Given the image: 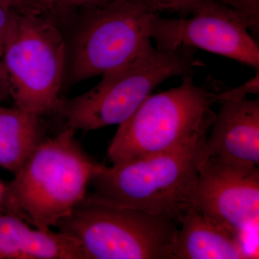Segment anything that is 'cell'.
<instances>
[{
	"label": "cell",
	"mask_w": 259,
	"mask_h": 259,
	"mask_svg": "<svg viewBox=\"0 0 259 259\" xmlns=\"http://www.w3.org/2000/svg\"><path fill=\"white\" fill-rule=\"evenodd\" d=\"M75 131L64 128L42 140L6 185L0 209L30 226L51 229L88 195L99 163L76 143Z\"/></svg>",
	"instance_id": "cell-1"
},
{
	"label": "cell",
	"mask_w": 259,
	"mask_h": 259,
	"mask_svg": "<svg viewBox=\"0 0 259 259\" xmlns=\"http://www.w3.org/2000/svg\"><path fill=\"white\" fill-rule=\"evenodd\" d=\"M207 135H199L156 156L98 164L90 196L107 203L149 214L168 216L180 222L190 206L191 196L203 159Z\"/></svg>",
	"instance_id": "cell-2"
},
{
	"label": "cell",
	"mask_w": 259,
	"mask_h": 259,
	"mask_svg": "<svg viewBox=\"0 0 259 259\" xmlns=\"http://www.w3.org/2000/svg\"><path fill=\"white\" fill-rule=\"evenodd\" d=\"M196 51L150 46L134 61L102 75L101 81L87 93L61 101L57 110L66 120L64 128L89 131L123 123L160 83L204 66Z\"/></svg>",
	"instance_id": "cell-3"
},
{
	"label": "cell",
	"mask_w": 259,
	"mask_h": 259,
	"mask_svg": "<svg viewBox=\"0 0 259 259\" xmlns=\"http://www.w3.org/2000/svg\"><path fill=\"white\" fill-rule=\"evenodd\" d=\"M218 103L217 93L194 83L193 74L182 83L151 95L119 125L107 151L112 164L156 156L199 135L208 134Z\"/></svg>",
	"instance_id": "cell-4"
},
{
	"label": "cell",
	"mask_w": 259,
	"mask_h": 259,
	"mask_svg": "<svg viewBox=\"0 0 259 259\" xmlns=\"http://www.w3.org/2000/svg\"><path fill=\"white\" fill-rule=\"evenodd\" d=\"M179 224L87 195L56 227L78 241L84 259H171Z\"/></svg>",
	"instance_id": "cell-5"
},
{
	"label": "cell",
	"mask_w": 259,
	"mask_h": 259,
	"mask_svg": "<svg viewBox=\"0 0 259 259\" xmlns=\"http://www.w3.org/2000/svg\"><path fill=\"white\" fill-rule=\"evenodd\" d=\"M66 55L64 37L49 14L19 15L3 46L15 106L38 116L57 110Z\"/></svg>",
	"instance_id": "cell-6"
},
{
	"label": "cell",
	"mask_w": 259,
	"mask_h": 259,
	"mask_svg": "<svg viewBox=\"0 0 259 259\" xmlns=\"http://www.w3.org/2000/svg\"><path fill=\"white\" fill-rule=\"evenodd\" d=\"M86 14L72 40L71 82L102 76L134 61L151 45L152 10L136 0H112Z\"/></svg>",
	"instance_id": "cell-7"
},
{
	"label": "cell",
	"mask_w": 259,
	"mask_h": 259,
	"mask_svg": "<svg viewBox=\"0 0 259 259\" xmlns=\"http://www.w3.org/2000/svg\"><path fill=\"white\" fill-rule=\"evenodd\" d=\"M150 34L161 50L202 49L259 70L258 44L239 14L220 0L204 2L190 18L167 19L154 13Z\"/></svg>",
	"instance_id": "cell-8"
},
{
	"label": "cell",
	"mask_w": 259,
	"mask_h": 259,
	"mask_svg": "<svg viewBox=\"0 0 259 259\" xmlns=\"http://www.w3.org/2000/svg\"><path fill=\"white\" fill-rule=\"evenodd\" d=\"M191 204L204 215L240 235L258 225V167L203 158Z\"/></svg>",
	"instance_id": "cell-9"
},
{
	"label": "cell",
	"mask_w": 259,
	"mask_h": 259,
	"mask_svg": "<svg viewBox=\"0 0 259 259\" xmlns=\"http://www.w3.org/2000/svg\"><path fill=\"white\" fill-rule=\"evenodd\" d=\"M204 146L203 158L258 167L259 100H223Z\"/></svg>",
	"instance_id": "cell-10"
},
{
	"label": "cell",
	"mask_w": 259,
	"mask_h": 259,
	"mask_svg": "<svg viewBox=\"0 0 259 259\" xmlns=\"http://www.w3.org/2000/svg\"><path fill=\"white\" fill-rule=\"evenodd\" d=\"M175 239L170 246L171 259H250L237 234L204 215L192 204L182 213Z\"/></svg>",
	"instance_id": "cell-11"
},
{
	"label": "cell",
	"mask_w": 259,
	"mask_h": 259,
	"mask_svg": "<svg viewBox=\"0 0 259 259\" xmlns=\"http://www.w3.org/2000/svg\"><path fill=\"white\" fill-rule=\"evenodd\" d=\"M0 259H84L79 243L61 231L31 228L0 209Z\"/></svg>",
	"instance_id": "cell-12"
},
{
	"label": "cell",
	"mask_w": 259,
	"mask_h": 259,
	"mask_svg": "<svg viewBox=\"0 0 259 259\" xmlns=\"http://www.w3.org/2000/svg\"><path fill=\"white\" fill-rule=\"evenodd\" d=\"M40 116L0 106V167L15 174L42 141Z\"/></svg>",
	"instance_id": "cell-13"
},
{
	"label": "cell",
	"mask_w": 259,
	"mask_h": 259,
	"mask_svg": "<svg viewBox=\"0 0 259 259\" xmlns=\"http://www.w3.org/2000/svg\"><path fill=\"white\" fill-rule=\"evenodd\" d=\"M144 3L153 13H175L186 18L193 14L201 5L207 0H136Z\"/></svg>",
	"instance_id": "cell-14"
},
{
	"label": "cell",
	"mask_w": 259,
	"mask_h": 259,
	"mask_svg": "<svg viewBox=\"0 0 259 259\" xmlns=\"http://www.w3.org/2000/svg\"><path fill=\"white\" fill-rule=\"evenodd\" d=\"M234 10L245 22L248 30L258 36L259 32V0H220Z\"/></svg>",
	"instance_id": "cell-15"
},
{
	"label": "cell",
	"mask_w": 259,
	"mask_h": 259,
	"mask_svg": "<svg viewBox=\"0 0 259 259\" xmlns=\"http://www.w3.org/2000/svg\"><path fill=\"white\" fill-rule=\"evenodd\" d=\"M259 93V71L253 78L243 83L241 86L232 90H226L222 93L218 94V103L228 100H239V99L247 97L248 94L258 95Z\"/></svg>",
	"instance_id": "cell-16"
},
{
	"label": "cell",
	"mask_w": 259,
	"mask_h": 259,
	"mask_svg": "<svg viewBox=\"0 0 259 259\" xmlns=\"http://www.w3.org/2000/svg\"><path fill=\"white\" fill-rule=\"evenodd\" d=\"M19 13L0 1V46L3 47L13 32Z\"/></svg>",
	"instance_id": "cell-17"
},
{
	"label": "cell",
	"mask_w": 259,
	"mask_h": 259,
	"mask_svg": "<svg viewBox=\"0 0 259 259\" xmlns=\"http://www.w3.org/2000/svg\"><path fill=\"white\" fill-rule=\"evenodd\" d=\"M21 15L50 14L40 0H0Z\"/></svg>",
	"instance_id": "cell-18"
},
{
	"label": "cell",
	"mask_w": 259,
	"mask_h": 259,
	"mask_svg": "<svg viewBox=\"0 0 259 259\" xmlns=\"http://www.w3.org/2000/svg\"><path fill=\"white\" fill-rule=\"evenodd\" d=\"M112 0H56V11L69 10L75 8L91 9L110 3Z\"/></svg>",
	"instance_id": "cell-19"
},
{
	"label": "cell",
	"mask_w": 259,
	"mask_h": 259,
	"mask_svg": "<svg viewBox=\"0 0 259 259\" xmlns=\"http://www.w3.org/2000/svg\"><path fill=\"white\" fill-rule=\"evenodd\" d=\"M10 96V86L8 74L3 62V47L0 46V102Z\"/></svg>",
	"instance_id": "cell-20"
},
{
	"label": "cell",
	"mask_w": 259,
	"mask_h": 259,
	"mask_svg": "<svg viewBox=\"0 0 259 259\" xmlns=\"http://www.w3.org/2000/svg\"><path fill=\"white\" fill-rule=\"evenodd\" d=\"M40 1L49 13H54L56 12V0H40Z\"/></svg>",
	"instance_id": "cell-21"
},
{
	"label": "cell",
	"mask_w": 259,
	"mask_h": 259,
	"mask_svg": "<svg viewBox=\"0 0 259 259\" xmlns=\"http://www.w3.org/2000/svg\"><path fill=\"white\" fill-rule=\"evenodd\" d=\"M5 188H6V185L0 182V207H1L2 202H3V197H4Z\"/></svg>",
	"instance_id": "cell-22"
}]
</instances>
